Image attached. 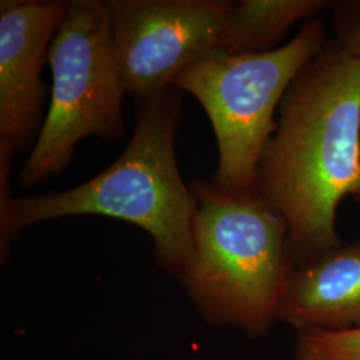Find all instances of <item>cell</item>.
Masks as SVG:
<instances>
[{"label": "cell", "mask_w": 360, "mask_h": 360, "mask_svg": "<svg viewBox=\"0 0 360 360\" xmlns=\"http://www.w3.org/2000/svg\"><path fill=\"white\" fill-rule=\"evenodd\" d=\"M257 163L255 191L285 220L292 269L343 242L336 212L360 205V59L333 39L296 75Z\"/></svg>", "instance_id": "cell-1"}, {"label": "cell", "mask_w": 360, "mask_h": 360, "mask_svg": "<svg viewBox=\"0 0 360 360\" xmlns=\"http://www.w3.org/2000/svg\"><path fill=\"white\" fill-rule=\"evenodd\" d=\"M181 96L175 87L136 99L126 150L95 178L60 193L0 202L1 255L23 229L52 219L102 215L148 232L158 263L179 279L193 257L196 200L180 175L175 141Z\"/></svg>", "instance_id": "cell-2"}, {"label": "cell", "mask_w": 360, "mask_h": 360, "mask_svg": "<svg viewBox=\"0 0 360 360\" xmlns=\"http://www.w3.org/2000/svg\"><path fill=\"white\" fill-rule=\"evenodd\" d=\"M193 257L181 276L196 307L219 324L250 336L278 321L292 266L288 227L257 191L224 193L193 180Z\"/></svg>", "instance_id": "cell-3"}, {"label": "cell", "mask_w": 360, "mask_h": 360, "mask_svg": "<svg viewBox=\"0 0 360 360\" xmlns=\"http://www.w3.org/2000/svg\"><path fill=\"white\" fill-rule=\"evenodd\" d=\"M328 40L324 22L315 18L279 49L242 55L211 50L174 79L172 87L190 92L211 120L219 154L211 183L219 190H255L257 163L276 129L284 95Z\"/></svg>", "instance_id": "cell-4"}, {"label": "cell", "mask_w": 360, "mask_h": 360, "mask_svg": "<svg viewBox=\"0 0 360 360\" xmlns=\"http://www.w3.org/2000/svg\"><path fill=\"white\" fill-rule=\"evenodd\" d=\"M47 62L52 72L51 102L19 174L23 188L63 172L84 138L117 141L124 134L126 91L105 1H67Z\"/></svg>", "instance_id": "cell-5"}, {"label": "cell", "mask_w": 360, "mask_h": 360, "mask_svg": "<svg viewBox=\"0 0 360 360\" xmlns=\"http://www.w3.org/2000/svg\"><path fill=\"white\" fill-rule=\"evenodd\" d=\"M232 3L107 0L126 94L143 99L172 87L184 67L217 49Z\"/></svg>", "instance_id": "cell-6"}, {"label": "cell", "mask_w": 360, "mask_h": 360, "mask_svg": "<svg viewBox=\"0 0 360 360\" xmlns=\"http://www.w3.org/2000/svg\"><path fill=\"white\" fill-rule=\"evenodd\" d=\"M65 7L63 0L0 1V143L13 150L26 151L43 127L40 74Z\"/></svg>", "instance_id": "cell-7"}, {"label": "cell", "mask_w": 360, "mask_h": 360, "mask_svg": "<svg viewBox=\"0 0 360 360\" xmlns=\"http://www.w3.org/2000/svg\"><path fill=\"white\" fill-rule=\"evenodd\" d=\"M278 321L296 331L360 330V238L292 269Z\"/></svg>", "instance_id": "cell-8"}, {"label": "cell", "mask_w": 360, "mask_h": 360, "mask_svg": "<svg viewBox=\"0 0 360 360\" xmlns=\"http://www.w3.org/2000/svg\"><path fill=\"white\" fill-rule=\"evenodd\" d=\"M330 6L331 0L233 1L215 50L231 55L271 51L299 20L315 19Z\"/></svg>", "instance_id": "cell-9"}, {"label": "cell", "mask_w": 360, "mask_h": 360, "mask_svg": "<svg viewBox=\"0 0 360 360\" xmlns=\"http://www.w3.org/2000/svg\"><path fill=\"white\" fill-rule=\"evenodd\" d=\"M295 360H360V330L296 331Z\"/></svg>", "instance_id": "cell-10"}, {"label": "cell", "mask_w": 360, "mask_h": 360, "mask_svg": "<svg viewBox=\"0 0 360 360\" xmlns=\"http://www.w3.org/2000/svg\"><path fill=\"white\" fill-rule=\"evenodd\" d=\"M336 46L360 59V0H331Z\"/></svg>", "instance_id": "cell-11"}]
</instances>
